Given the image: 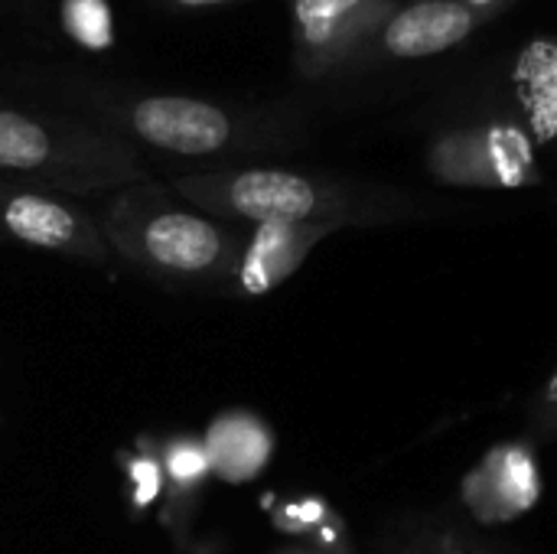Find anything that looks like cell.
<instances>
[{
	"instance_id": "11",
	"label": "cell",
	"mask_w": 557,
	"mask_h": 554,
	"mask_svg": "<svg viewBox=\"0 0 557 554\" xmlns=\"http://www.w3.org/2000/svg\"><path fill=\"white\" fill-rule=\"evenodd\" d=\"M166 10H212V7H225V3H238V0H157Z\"/></svg>"
},
{
	"instance_id": "10",
	"label": "cell",
	"mask_w": 557,
	"mask_h": 554,
	"mask_svg": "<svg viewBox=\"0 0 557 554\" xmlns=\"http://www.w3.org/2000/svg\"><path fill=\"white\" fill-rule=\"evenodd\" d=\"M199 470H202V457H199V454L180 451V454L173 457V473H176V477H196Z\"/></svg>"
},
{
	"instance_id": "8",
	"label": "cell",
	"mask_w": 557,
	"mask_h": 554,
	"mask_svg": "<svg viewBox=\"0 0 557 554\" xmlns=\"http://www.w3.org/2000/svg\"><path fill=\"white\" fill-rule=\"evenodd\" d=\"M0 219L13 238L36 248H62L75 235L72 209L42 193H13L0 206Z\"/></svg>"
},
{
	"instance_id": "7",
	"label": "cell",
	"mask_w": 557,
	"mask_h": 554,
	"mask_svg": "<svg viewBox=\"0 0 557 554\" xmlns=\"http://www.w3.org/2000/svg\"><path fill=\"white\" fill-rule=\"evenodd\" d=\"M512 88L519 108L529 121V131L539 147L552 144L557 131V82H555V46L548 36L529 39L522 56L516 59Z\"/></svg>"
},
{
	"instance_id": "6",
	"label": "cell",
	"mask_w": 557,
	"mask_h": 554,
	"mask_svg": "<svg viewBox=\"0 0 557 554\" xmlns=\"http://www.w3.org/2000/svg\"><path fill=\"white\" fill-rule=\"evenodd\" d=\"M144 248L163 268L202 271L222 251V235L212 222L193 212H160L144 229Z\"/></svg>"
},
{
	"instance_id": "3",
	"label": "cell",
	"mask_w": 557,
	"mask_h": 554,
	"mask_svg": "<svg viewBox=\"0 0 557 554\" xmlns=\"http://www.w3.org/2000/svg\"><path fill=\"white\" fill-rule=\"evenodd\" d=\"M496 13L473 0H408L366 39L349 72L375 69L385 62L431 59L460 49L473 39Z\"/></svg>"
},
{
	"instance_id": "2",
	"label": "cell",
	"mask_w": 557,
	"mask_h": 554,
	"mask_svg": "<svg viewBox=\"0 0 557 554\" xmlns=\"http://www.w3.org/2000/svg\"><path fill=\"white\" fill-rule=\"evenodd\" d=\"M401 0H290V56L297 75L323 82L349 75L366 39Z\"/></svg>"
},
{
	"instance_id": "9",
	"label": "cell",
	"mask_w": 557,
	"mask_h": 554,
	"mask_svg": "<svg viewBox=\"0 0 557 554\" xmlns=\"http://www.w3.org/2000/svg\"><path fill=\"white\" fill-rule=\"evenodd\" d=\"M209 454L225 477H232V480L255 477L268 457V438L251 421L228 418V421H219L212 428Z\"/></svg>"
},
{
	"instance_id": "4",
	"label": "cell",
	"mask_w": 557,
	"mask_h": 554,
	"mask_svg": "<svg viewBox=\"0 0 557 554\" xmlns=\"http://www.w3.org/2000/svg\"><path fill=\"white\" fill-rule=\"evenodd\" d=\"M117 150L88 127L42 121L36 114L0 108V173H39L55 167H117Z\"/></svg>"
},
{
	"instance_id": "1",
	"label": "cell",
	"mask_w": 557,
	"mask_h": 554,
	"mask_svg": "<svg viewBox=\"0 0 557 554\" xmlns=\"http://www.w3.org/2000/svg\"><path fill=\"white\" fill-rule=\"evenodd\" d=\"M72 85V98H78L82 104H95L111 121L117 118L137 140L170 153L206 157L248 137V114L242 118L222 101L173 91L121 95L114 85H98L88 78H78Z\"/></svg>"
},
{
	"instance_id": "5",
	"label": "cell",
	"mask_w": 557,
	"mask_h": 554,
	"mask_svg": "<svg viewBox=\"0 0 557 554\" xmlns=\"http://www.w3.org/2000/svg\"><path fill=\"white\" fill-rule=\"evenodd\" d=\"M209 189H222L225 202L238 216L261 225H297L320 209L317 183L287 170H245Z\"/></svg>"
}]
</instances>
